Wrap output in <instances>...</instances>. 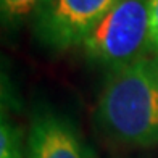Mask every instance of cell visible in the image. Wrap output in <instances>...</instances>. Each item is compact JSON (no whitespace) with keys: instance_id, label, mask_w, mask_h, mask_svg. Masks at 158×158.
<instances>
[{"instance_id":"cell-6","label":"cell","mask_w":158,"mask_h":158,"mask_svg":"<svg viewBox=\"0 0 158 158\" xmlns=\"http://www.w3.org/2000/svg\"><path fill=\"white\" fill-rule=\"evenodd\" d=\"M44 0H0V11L5 26L13 27L32 19Z\"/></svg>"},{"instance_id":"cell-5","label":"cell","mask_w":158,"mask_h":158,"mask_svg":"<svg viewBox=\"0 0 158 158\" xmlns=\"http://www.w3.org/2000/svg\"><path fill=\"white\" fill-rule=\"evenodd\" d=\"M0 158H24V135L8 114L2 110L0 121Z\"/></svg>"},{"instance_id":"cell-1","label":"cell","mask_w":158,"mask_h":158,"mask_svg":"<svg viewBox=\"0 0 158 158\" xmlns=\"http://www.w3.org/2000/svg\"><path fill=\"white\" fill-rule=\"evenodd\" d=\"M102 129L131 147L158 143V53L110 71L97 102Z\"/></svg>"},{"instance_id":"cell-3","label":"cell","mask_w":158,"mask_h":158,"mask_svg":"<svg viewBox=\"0 0 158 158\" xmlns=\"http://www.w3.org/2000/svg\"><path fill=\"white\" fill-rule=\"evenodd\" d=\"M118 0H44L32 16L37 42L61 53L81 47L90 31Z\"/></svg>"},{"instance_id":"cell-2","label":"cell","mask_w":158,"mask_h":158,"mask_svg":"<svg viewBox=\"0 0 158 158\" xmlns=\"http://www.w3.org/2000/svg\"><path fill=\"white\" fill-rule=\"evenodd\" d=\"M81 48L90 63L110 71L148 55V0H118Z\"/></svg>"},{"instance_id":"cell-7","label":"cell","mask_w":158,"mask_h":158,"mask_svg":"<svg viewBox=\"0 0 158 158\" xmlns=\"http://www.w3.org/2000/svg\"><path fill=\"white\" fill-rule=\"evenodd\" d=\"M148 47L158 53V0H148Z\"/></svg>"},{"instance_id":"cell-4","label":"cell","mask_w":158,"mask_h":158,"mask_svg":"<svg viewBox=\"0 0 158 158\" xmlns=\"http://www.w3.org/2000/svg\"><path fill=\"white\" fill-rule=\"evenodd\" d=\"M26 152L29 158H90L73 123L52 110H40L32 116Z\"/></svg>"}]
</instances>
